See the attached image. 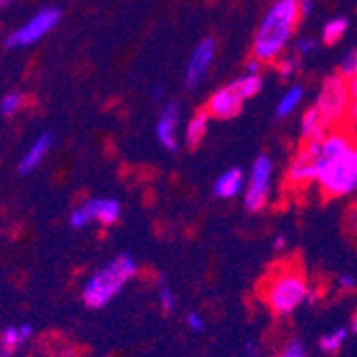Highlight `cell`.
Listing matches in <instances>:
<instances>
[{
  "mask_svg": "<svg viewBox=\"0 0 357 357\" xmlns=\"http://www.w3.org/2000/svg\"><path fill=\"white\" fill-rule=\"evenodd\" d=\"M351 332L353 334H357V312L353 314V319H351Z\"/></svg>",
  "mask_w": 357,
  "mask_h": 357,
  "instance_id": "d590c367",
  "label": "cell"
},
{
  "mask_svg": "<svg viewBox=\"0 0 357 357\" xmlns=\"http://www.w3.org/2000/svg\"><path fill=\"white\" fill-rule=\"evenodd\" d=\"M122 214V206L118 199L112 197H94L84 202L82 206H77L71 212V225L75 229H82V227L90 225V222H101V225H114L118 222Z\"/></svg>",
  "mask_w": 357,
  "mask_h": 357,
  "instance_id": "9c48e42d",
  "label": "cell"
},
{
  "mask_svg": "<svg viewBox=\"0 0 357 357\" xmlns=\"http://www.w3.org/2000/svg\"><path fill=\"white\" fill-rule=\"evenodd\" d=\"M300 67H302V58H298L294 52H287L284 56H280L274 62V69H276L278 77L284 79V82H289L291 77H294L300 71Z\"/></svg>",
  "mask_w": 357,
  "mask_h": 357,
  "instance_id": "ffe728a7",
  "label": "cell"
},
{
  "mask_svg": "<svg viewBox=\"0 0 357 357\" xmlns=\"http://www.w3.org/2000/svg\"><path fill=\"white\" fill-rule=\"evenodd\" d=\"M32 334V328L28 326H11V328H5L3 334H0V357H13L15 351L30 338Z\"/></svg>",
  "mask_w": 357,
  "mask_h": 357,
  "instance_id": "ac0fdd59",
  "label": "cell"
},
{
  "mask_svg": "<svg viewBox=\"0 0 357 357\" xmlns=\"http://www.w3.org/2000/svg\"><path fill=\"white\" fill-rule=\"evenodd\" d=\"M347 336H349V330L347 328H338V330H334V332H330L326 336H321L319 347H321V351L326 353V355H336L344 347Z\"/></svg>",
  "mask_w": 357,
  "mask_h": 357,
  "instance_id": "44dd1931",
  "label": "cell"
},
{
  "mask_svg": "<svg viewBox=\"0 0 357 357\" xmlns=\"http://www.w3.org/2000/svg\"><path fill=\"white\" fill-rule=\"evenodd\" d=\"M272 180H274V160L268 154H259L252 160L250 172L246 176V188L242 192L244 208L248 212H261L268 206L272 192Z\"/></svg>",
  "mask_w": 357,
  "mask_h": 357,
  "instance_id": "52a82bcc",
  "label": "cell"
},
{
  "mask_svg": "<svg viewBox=\"0 0 357 357\" xmlns=\"http://www.w3.org/2000/svg\"><path fill=\"white\" fill-rule=\"evenodd\" d=\"M351 103H353V92H351L349 79L334 73L323 79L312 105L321 112L323 118H326L330 128H336L349 120Z\"/></svg>",
  "mask_w": 357,
  "mask_h": 357,
  "instance_id": "5b68a950",
  "label": "cell"
},
{
  "mask_svg": "<svg viewBox=\"0 0 357 357\" xmlns=\"http://www.w3.org/2000/svg\"><path fill=\"white\" fill-rule=\"evenodd\" d=\"M24 103H26L24 92L22 90H11V92H7L3 96V99H0V114H3L5 118H13V116H17L22 112Z\"/></svg>",
  "mask_w": 357,
  "mask_h": 357,
  "instance_id": "7402d4cb",
  "label": "cell"
},
{
  "mask_svg": "<svg viewBox=\"0 0 357 357\" xmlns=\"http://www.w3.org/2000/svg\"><path fill=\"white\" fill-rule=\"evenodd\" d=\"M246 188V174L242 167H229L227 172H222L212 186L214 197L222 199V202H229L236 199L238 195H242Z\"/></svg>",
  "mask_w": 357,
  "mask_h": 357,
  "instance_id": "4fadbf2b",
  "label": "cell"
},
{
  "mask_svg": "<svg viewBox=\"0 0 357 357\" xmlns=\"http://www.w3.org/2000/svg\"><path fill=\"white\" fill-rule=\"evenodd\" d=\"M328 197L357 192V137L351 128L336 126L317 142V180Z\"/></svg>",
  "mask_w": 357,
  "mask_h": 357,
  "instance_id": "6da1fadb",
  "label": "cell"
},
{
  "mask_svg": "<svg viewBox=\"0 0 357 357\" xmlns=\"http://www.w3.org/2000/svg\"><path fill=\"white\" fill-rule=\"evenodd\" d=\"M244 351H246V357H259V351H257L255 342H248Z\"/></svg>",
  "mask_w": 357,
  "mask_h": 357,
  "instance_id": "d6a6232c",
  "label": "cell"
},
{
  "mask_svg": "<svg viewBox=\"0 0 357 357\" xmlns=\"http://www.w3.org/2000/svg\"><path fill=\"white\" fill-rule=\"evenodd\" d=\"M180 124H182V107L178 101H169L160 109L156 118L154 133L158 144L163 146L167 152H178L180 150Z\"/></svg>",
  "mask_w": 357,
  "mask_h": 357,
  "instance_id": "7c38bea8",
  "label": "cell"
},
{
  "mask_svg": "<svg viewBox=\"0 0 357 357\" xmlns=\"http://www.w3.org/2000/svg\"><path fill=\"white\" fill-rule=\"evenodd\" d=\"M304 96H306L304 86H300V84L289 86V88L280 94V99H278V103H276V107H274L276 120H284V118H291V116H294V114L302 107Z\"/></svg>",
  "mask_w": 357,
  "mask_h": 357,
  "instance_id": "e0dca14e",
  "label": "cell"
},
{
  "mask_svg": "<svg viewBox=\"0 0 357 357\" xmlns=\"http://www.w3.org/2000/svg\"><path fill=\"white\" fill-rule=\"evenodd\" d=\"M287 184L294 188L308 186L317 180V142H304V146L294 154L287 165Z\"/></svg>",
  "mask_w": 357,
  "mask_h": 357,
  "instance_id": "8fae6325",
  "label": "cell"
},
{
  "mask_svg": "<svg viewBox=\"0 0 357 357\" xmlns=\"http://www.w3.org/2000/svg\"><path fill=\"white\" fill-rule=\"evenodd\" d=\"M210 120L212 118L206 109H197L188 118L186 128H184V142L188 148H197L206 139V135L210 131Z\"/></svg>",
  "mask_w": 357,
  "mask_h": 357,
  "instance_id": "2e32d148",
  "label": "cell"
},
{
  "mask_svg": "<svg viewBox=\"0 0 357 357\" xmlns=\"http://www.w3.org/2000/svg\"><path fill=\"white\" fill-rule=\"evenodd\" d=\"M13 3V0H0V9H5V7H9Z\"/></svg>",
  "mask_w": 357,
  "mask_h": 357,
  "instance_id": "8d00e7d4",
  "label": "cell"
},
{
  "mask_svg": "<svg viewBox=\"0 0 357 357\" xmlns=\"http://www.w3.org/2000/svg\"><path fill=\"white\" fill-rule=\"evenodd\" d=\"M261 67H264L261 62L255 60V58H250V60L246 62V73H261Z\"/></svg>",
  "mask_w": 357,
  "mask_h": 357,
  "instance_id": "4dcf8cb0",
  "label": "cell"
},
{
  "mask_svg": "<svg viewBox=\"0 0 357 357\" xmlns=\"http://www.w3.org/2000/svg\"><path fill=\"white\" fill-rule=\"evenodd\" d=\"M347 30H349V20L344 15L330 17L326 24L321 26V43H326V45L340 43L342 37L347 35Z\"/></svg>",
  "mask_w": 357,
  "mask_h": 357,
  "instance_id": "d6986e66",
  "label": "cell"
},
{
  "mask_svg": "<svg viewBox=\"0 0 357 357\" xmlns=\"http://www.w3.org/2000/svg\"><path fill=\"white\" fill-rule=\"evenodd\" d=\"M319 39H314V37H298V39H294V43H291V52H294L298 58H302V60H306V58H310V56H314L317 52H319Z\"/></svg>",
  "mask_w": 357,
  "mask_h": 357,
  "instance_id": "603a6c76",
  "label": "cell"
},
{
  "mask_svg": "<svg viewBox=\"0 0 357 357\" xmlns=\"http://www.w3.org/2000/svg\"><path fill=\"white\" fill-rule=\"evenodd\" d=\"M186 326H188V330L190 332H195V334H202L204 330H206V321H204V317L199 314V312H188L186 314Z\"/></svg>",
  "mask_w": 357,
  "mask_h": 357,
  "instance_id": "4316f807",
  "label": "cell"
},
{
  "mask_svg": "<svg viewBox=\"0 0 357 357\" xmlns=\"http://www.w3.org/2000/svg\"><path fill=\"white\" fill-rule=\"evenodd\" d=\"M310 294V287L304 274L300 272H284L276 276L268 289V306L276 317L294 314Z\"/></svg>",
  "mask_w": 357,
  "mask_h": 357,
  "instance_id": "8992f818",
  "label": "cell"
},
{
  "mask_svg": "<svg viewBox=\"0 0 357 357\" xmlns=\"http://www.w3.org/2000/svg\"><path fill=\"white\" fill-rule=\"evenodd\" d=\"M135 272H137V264L133 261V257L118 255L86 282L84 294H82L84 304L88 308L107 306L124 289V284L135 276Z\"/></svg>",
  "mask_w": 357,
  "mask_h": 357,
  "instance_id": "3957f363",
  "label": "cell"
},
{
  "mask_svg": "<svg viewBox=\"0 0 357 357\" xmlns=\"http://www.w3.org/2000/svg\"><path fill=\"white\" fill-rule=\"evenodd\" d=\"M52 146H54V135H52V133L45 131V133L37 135V139L28 146L26 154L20 158L17 172H20L22 176H28V174L35 172V169L43 163V160H45V156L50 154Z\"/></svg>",
  "mask_w": 357,
  "mask_h": 357,
  "instance_id": "5bb4252c",
  "label": "cell"
},
{
  "mask_svg": "<svg viewBox=\"0 0 357 357\" xmlns=\"http://www.w3.org/2000/svg\"><path fill=\"white\" fill-rule=\"evenodd\" d=\"M264 73H244L227 86L214 90L204 109L210 114L212 120H231L242 112L248 99H255L264 90Z\"/></svg>",
  "mask_w": 357,
  "mask_h": 357,
  "instance_id": "277c9868",
  "label": "cell"
},
{
  "mask_svg": "<svg viewBox=\"0 0 357 357\" xmlns=\"http://www.w3.org/2000/svg\"><path fill=\"white\" fill-rule=\"evenodd\" d=\"M349 124H351V131L357 137V96H353V103L349 109Z\"/></svg>",
  "mask_w": 357,
  "mask_h": 357,
  "instance_id": "f546056e",
  "label": "cell"
},
{
  "mask_svg": "<svg viewBox=\"0 0 357 357\" xmlns=\"http://www.w3.org/2000/svg\"><path fill=\"white\" fill-rule=\"evenodd\" d=\"M163 96H165V88H163V84H156V86H154V90H152V99H154V101H163Z\"/></svg>",
  "mask_w": 357,
  "mask_h": 357,
  "instance_id": "1f68e13d",
  "label": "cell"
},
{
  "mask_svg": "<svg viewBox=\"0 0 357 357\" xmlns=\"http://www.w3.org/2000/svg\"><path fill=\"white\" fill-rule=\"evenodd\" d=\"M338 287H340L342 291H355V289H357V278H355L353 274H342V276L338 278Z\"/></svg>",
  "mask_w": 357,
  "mask_h": 357,
  "instance_id": "f1b7e54d",
  "label": "cell"
},
{
  "mask_svg": "<svg viewBox=\"0 0 357 357\" xmlns=\"http://www.w3.org/2000/svg\"><path fill=\"white\" fill-rule=\"evenodd\" d=\"M216 58V39L206 37L197 45L192 47L188 60H186V69H184V86L186 90H195L204 84L208 77L212 62Z\"/></svg>",
  "mask_w": 357,
  "mask_h": 357,
  "instance_id": "30bf717a",
  "label": "cell"
},
{
  "mask_svg": "<svg viewBox=\"0 0 357 357\" xmlns=\"http://www.w3.org/2000/svg\"><path fill=\"white\" fill-rule=\"evenodd\" d=\"M300 15V0H274L252 37V58L261 64H274L294 43Z\"/></svg>",
  "mask_w": 357,
  "mask_h": 357,
  "instance_id": "7a4b0ae2",
  "label": "cell"
},
{
  "mask_svg": "<svg viewBox=\"0 0 357 357\" xmlns=\"http://www.w3.org/2000/svg\"><path fill=\"white\" fill-rule=\"evenodd\" d=\"M349 86H351V92H353V96H357V69H355L353 77L349 79Z\"/></svg>",
  "mask_w": 357,
  "mask_h": 357,
  "instance_id": "836d02e7",
  "label": "cell"
},
{
  "mask_svg": "<svg viewBox=\"0 0 357 357\" xmlns=\"http://www.w3.org/2000/svg\"><path fill=\"white\" fill-rule=\"evenodd\" d=\"M314 9H317L314 0H300V15H302V20H310L314 15Z\"/></svg>",
  "mask_w": 357,
  "mask_h": 357,
  "instance_id": "83f0119b",
  "label": "cell"
},
{
  "mask_svg": "<svg viewBox=\"0 0 357 357\" xmlns=\"http://www.w3.org/2000/svg\"><path fill=\"white\" fill-rule=\"evenodd\" d=\"M355 69H357V50H349L338 60V75H342L344 79H351Z\"/></svg>",
  "mask_w": 357,
  "mask_h": 357,
  "instance_id": "cb8c5ba5",
  "label": "cell"
},
{
  "mask_svg": "<svg viewBox=\"0 0 357 357\" xmlns=\"http://www.w3.org/2000/svg\"><path fill=\"white\" fill-rule=\"evenodd\" d=\"M276 357H308V353H306V349H304V344L300 340H291V342L284 344V349Z\"/></svg>",
  "mask_w": 357,
  "mask_h": 357,
  "instance_id": "484cf974",
  "label": "cell"
},
{
  "mask_svg": "<svg viewBox=\"0 0 357 357\" xmlns=\"http://www.w3.org/2000/svg\"><path fill=\"white\" fill-rule=\"evenodd\" d=\"M158 300H160V306H163L165 312H174L176 306H178V300H176V294H174V289L169 284H163L160 287V294H158Z\"/></svg>",
  "mask_w": 357,
  "mask_h": 357,
  "instance_id": "d4e9b609",
  "label": "cell"
},
{
  "mask_svg": "<svg viewBox=\"0 0 357 357\" xmlns=\"http://www.w3.org/2000/svg\"><path fill=\"white\" fill-rule=\"evenodd\" d=\"M284 248V238L282 236H276V240H274V250H282Z\"/></svg>",
  "mask_w": 357,
  "mask_h": 357,
  "instance_id": "e575fe53",
  "label": "cell"
},
{
  "mask_svg": "<svg viewBox=\"0 0 357 357\" xmlns=\"http://www.w3.org/2000/svg\"><path fill=\"white\" fill-rule=\"evenodd\" d=\"M330 131V124L326 122V118L321 116V112L310 105L304 114H302V120H300V137L302 142H319L328 135Z\"/></svg>",
  "mask_w": 357,
  "mask_h": 357,
  "instance_id": "9a60e30c",
  "label": "cell"
},
{
  "mask_svg": "<svg viewBox=\"0 0 357 357\" xmlns=\"http://www.w3.org/2000/svg\"><path fill=\"white\" fill-rule=\"evenodd\" d=\"M62 20V11L54 5L43 7L41 11H37L30 20H26L20 28H15L11 35L7 37V47L9 50H24L39 43L41 39H45L50 32L56 30V26Z\"/></svg>",
  "mask_w": 357,
  "mask_h": 357,
  "instance_id": "ba28073f",
  "label": "cell"
}]
</instances>
